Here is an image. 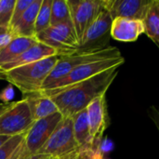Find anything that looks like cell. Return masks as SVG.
<instances>
[{"mask_svg":"<svg viewBox=\"0 0 159 159\" xmlns=\"http://www.w3.org/2000/svg\"><path fill=\"white\" fill-rule=\"evenodd\" d=\"M151 0H102L103 7L112 19L129 18L142 20Z\"/></svg>","mask_w":159,"mask_h":159,"instance_id":"cell-12","label":"cell"},{"mask_svg":"<svg viewBox=\"0 0 159 159\" xmlns=\"http://www.w3.org/2000/svg\"><path fill=\"white\" fill-rule=\"evenodd\" d=\"M33 123L34 119L25 99L10 102L8 108L0 116V135L12 137L25 133Z\"/></svg>","mask_w":159,"mask_h":159,"instance_id":"cell-6","label":"cell"},{"mask_svg":"<svg viewBox=\"0 0 159 159\" xmlns=\"http://www.w3.org/2000/svg\"><path fill=\"white\" fill-rule=\"evenodd\" d=\"M33 1L34 0H16L14 10H13V15H12V19H11V22H10L9 27L13 26L17 22V20L21 17V15L25 12V10L31 6Z\"/></svg>","mask_w":159,"mask_h":159,"instance_id":"cell-24","label":"cell"},{"mask_svg":"<svg viewBox=\"0 0 159 159\" xmlns=\"http://www.w3.org/2000/svg\"><path fill=\"white\" fill-rule=\"evenodd\" d=\"M34 38L38 43L56 49L60 55L70 54L79 48V42L72 20L49 26L36 34Z\"/></svg>","mask_w":159,"mask_h":159,"instance_id":"cell-4","label":"cell"},{"mask_svg":"<svg viewBox=\"0 0 159 159\" xmlns=\"http://www.w3.org/2000/svg\"><path fill=\"white\" fill-rule=\"evenodd\" d=\"M63 118L58 112L45 118L35 120L24 133V143L31 155H36L37 152L48 142L60 121Z\"/></svg>","mask_w":159,"mask_h":159,"instance_id":"cell-8","label":"cell"},{"mask_svg":"<svg viewBox=\"0 0 159 159\" xmlns=\"http://www.w3.org/2000/svg\"><path fill=\"white\" fill-rule=\"evenodd\" d=\"M77 159H102L100 148H84L79 149Z\"/></svg>","mask_w":159,"mask_h":159,"instance_id":"cell-25","label":"cell"},{"mask_svg":"<svg viewBox=\"0 0 159 159\" xmlns=\"http://www.w3.org/2000/svg\"><path fill=\"white\" fill-rule=\"evenodd\" d=\"M78 149L79 148L74 134L73 118L63 117L48 142L36 155H40L45 157L62 158Z\"/></svg>","mask_w":159,"mask_h":159,"instance_id":"cell-5","label":"cell"},{"mask_svg":"<svg viewBox=\"0 0 159 159\" xmlns=\"http://www.w3.org/2000/svg\"><path fill=\"white\" fill-rule=\"evenodd\" d=\"M24 99L28 103L34 121L45 118L59 112L53 101L40 91L25 95Z\"/></svg>","mask_w":159,"mask_h":159,"instance_id":"cell-16","label":"cell"},{"mask_svg":"<svg viewBox=\"0 0 159 159\" xmlns=\"http://www.w3.org/2000/svg\"><path fill=\"white\" fill-rule=\"evenodd\" d=\"M23 141L24 133L10 137L3 145L0 146V159L9 158Z\"/></svg>","mask_w":159,"mask_h":159,"instance_id":"cell-22","label":"cell"},{"mask_svg":"<svg viewBox=\"0 0 159 159\" xmlns=\"http://www.w3.org/2000/svg\"><path fill=\"white\" fill-rule=\"evenodd\" d=\"M41 159H62V158H58V157H43Z\"/></svg>","mask_w":159,"mask_h":159,"instance_id":"cell-33","label":"cell"},{"mask_svg":"<svg viewBox=\"0 0 159 159\" xmlns=\"http://www.w3.org/2000/svg\"><path fill=\"white\" fill-rule=\"evenodd\" d=\"M71 20L80 43L85 32L102 9V0H67Z\"/></svg>","mask_w":159,"mask_h":159,"instance_id":"cell-7","label":"cell"},{"mask_svg":"<svg viewBox=\"0 0 159 159\" xmlns=\"http://www.w3.org/2000/svg\"><path fill=\"white\" fill-rule=\"evenodd\" d=\"M14 97V90L13 87L9 85L1 93H0V100L3 102V103H9V102Z\"/></svg>","mask_w":159,"mask_h":159,"instance_id":"cell-27","label":"cell"},{"mask_svg":"<svg viewBox=\"0 0 159 159\" xmlns=\"http://www.w3.org/2000/svg\"><path fill=\"white\" fill-rule=\"evenodd\" d=\"M59 56L48 57L12 69L1 75V77L6 79L12 87H16L24 95L39 92L44 81L57 63Z\"/></svg>","mask_w":159,"mask_h":159,"instance_id":"cell-3","label":"cell"},{"mask_svg":"<svg viewBox=\"0 0 159 159\" xmlns=\"http://www.w3.org/2000/svg\"><path fill=\"white\" fill-rule=\"evenodd\" d=\"M125 62V59L123 56L110 59L98 60L94 61H90L85 64H82L73 70L64 79H62L54 89H61L64 87H68L70 85L89 79L97 75H100L109 69L115 67H120Z\"/></svg>","mask_w":159,"mask_h":159,"instance_id":"cell-9","label":"cell"},{"mask_svg":"<svg viewBox=\"0 0 159 159\" xmlns=\"http://www.w3.org/2000/svg\"><path fill=\"white\" fill-rule=\"evenodd\" d=\"M13 37L10 27H0V48L7 45Z\"/></svg>","mask_w":159,"mask_h":159,"instance_id":"cell-26","label":"cell"},{"mask_svg":"<svg viewBox=\"0 0 159 159\" xmlns=\"http://www.w3.org/2000/svg\"><path fill=\"white\" fill-rule=\"evenodd\" d=\"M43 0H34L17 22L10 27L14 37H34L35 20Z\"/></svg>","mask_w":159,"mask_h":159,"instance_id":"cell-15","label":"cell"},{"mask_svg":"<svg viewBox=\"0 0 159 159\" xmlns=\"http://www.w3.org/2000/svg\"><path fill=\"white\" fill-rule=\"evenodd\" d=\"M43 157H43V156H40V155H34L30 159H41L43 158Z\"/></svg>","mask_w":159,"mask_h":159,"instance_id":"cell-32","label":"cell"},{"mask_svg":"<svg viewBox=\"0 0 159 159\" xmlns=\"http://www.w3.org/2000/svg\"><path fill=\"white\" fill-rule=\"evenodd\" d=\"M16 0H0V27H9Z\"/></svg>","mask_w":159,"mask_h":159,"instance_id":"cell-23","label":"cell"},{"mask_svg":"<svg viewBox=\"0 0 159 159\" xmlns=\"http://www.w3.org/2000/svg\"><path fill=\"white\" fill-rule=\"evenodd\" d=\"M73 118V126H74V134L75 142L78 145L79 149L93 147L90 133H89V126L88 120L87 109H84L72 116Z\"/></svg>","mask_w":159,"mask_h":159,"instance_id":"cell-18","label":"cell"},{"mask_svg":"<svg viewBox=\"0 0 159 159\" xmlns=\"http://www.w3.org/2000/svg\"><path fill=\"white\" fill-rule=\"evenodd\" d=\"M144 33L159 47V1L151 0L143 19Z\"/></svg>","mask_w":159,"mask_h":159,"instance_id":"cell-19","label":"cell"},{"mask_svg":"<svg viewBox=\"0 0 159 159\" xmlns=\"http://www.w3.org/2000/svg\"><path fill=\"white\" fill-rule=\"evenodd\" d=\"M56 55H60L56 49L49 48L44 44L37 43L34 46L31 47L26 51H24L21 55L17 57L16 59L12 60L9 62L0 65V75L12 69L19 68L20 66L43 60L48 57L56 56Z\"/></svg>","mask_w":159,"mask_h":159,"instance_id":"cell-14","label":"cell"},{"mask_svg":"<svg viewBox=\"0 0 159 159\" xmlns=\"http://www.w3.org/2000/svg\"><path fill=\"white\" fill-rule=\"evenodd\" d=\"M112 22L113 19L110 13L108 10L102 7V9L85 32L79 43V48L87 49L97 47H107L103 45L102 40L105 38L108 34H110Z\"/></svg>","mask_w":159,"mask_h":159,"instance_id":"cell-11","label":"cell"},{"mask_svg":"<svg viewBox=\"0 0 159 159\" xmlns=\"http://www.w3.org/2000/svg\"><path fill=\"white\" fill-rule=\"evenodd\" d=\"M86 109L92 144L95 148H100L102 136L109 126L106 93L91 101Z\"/></svg>","mask_w":159,"mask_h":159,"instance_id":"cell-10","label":"cell"},{"mask_svg":"<svg viewBox=\"0 0 159 159\" xmlns=\"http://www.w3.org/2000/svg\"><path fill=\"white\" fill-rule=\"evenodd\" d=\"M118 74V67L68 87L40 91L49 97L63 117H72L84 110L95 98L107 93Z\"/></svg>","mask_w":159,"mask_h":159,"instance_id":"cell-1","label":"cell"},{"mask_svg":"<svg viewBox=\"0 0 159 159\" xmlns=\"http://www.w3.org/2000/svg\"><path fill=\"white\" fill-rule=\"evenodd\" d=\"M70 20L71 14L67 0H53L51 6L50 26H54Z\"/></svg>","mask_w":159,"mask_h":159,"instance_id":"cell-20","label":"cell"},{"mask_svg":"<svg viewBox=\"0 0 159 159\" xmlns=\"http://www.w3.org/2000/svg\"><path fill=\"white\" fill-rule=\"evenodd\" d=\"M122 55L119 49L116 47H97L87 49L78 48L73 53L60 55L54 68L44 81L40 91L53 89L73 70L82 64L98 60L116 58Z\"/></svg>","mask_w":159,"mask_h":159,"instance_id":"cell-2","label":"cell"},{"mask_svg":"<svg viewBox=\"0 0 159 159\" xmlns=\"http://www.w3.org/2000/svg\"><path fill=\"white\" fill-rule=\"evenodd\" d=\"M144 33L142 20L129 18H116L111 25V36L120 42H133Z\"/></svg>","mask_w":159,"mask_h":159,"instance_id":"cell-13","label":"cell"},{"mask_svg":"<svg viewBox=\"0 0 159 159\" xmlns=\"http://www.w3.org/2000/svg\"><path fill=\"white\" fill-rule=\"evenodd\" d=\"M37 43L34 37H13L0 48V65L11 61Z\"/></svg>","mask_w":159,"mask_h":159,"instance_id":"cell-17","label":"cell"},{"mask_svg":"<svg viewBox=\"0 0 159 159\" xmlns=\"http://www.w3.org/2000/svg\"><path fill=\"white\" fill-rule=\"evenodd\" d=\"M148 115L152 119V121L154 122V124L156 125L159 133V106H155V105L151 106L148 109Z\"/></svg>","mask_w":159,"mask_h":159,"instance_id":"cell-28","label":"cell"},{"mask_svg":"<svg viewBox=\"0 0 159 159\" xmlns=\"http://www.w3.org/2000/svg\"><path fill=\"white\" fill-rule=\"evenodd\" d=\"M9 138H10V137H8V136H1V135H0V146L3 145Z\"/></svg>","mask_w":159,"mask_h":159,"instance_id":"cell-31","label":"cell"},{"mask_svg":"<svg viewBox=\"0 0 159 159\" xmlns=\"http://www.w3.org/2000/svg\"><path fill=\"white\" fill-rule=\"evenodd\" d=\"M9 104H10V102L9 103H0V116L8 108Z\"/></svg>","mask_w":159,"mask_h":159,"instance_id":"cell-30","label":"cell"},{"mask_svg":"<svg viewBox=\"0 0 159 159\" xmlns=\"http://www.w3.org/2000/svg\"><path fill=\"white\" fill-rule=\"evenodd\" d=\"M78 153H79V149L75 151V152H73V153H71V154H69V155H67L66 157H62V159H77Z\"/></svg>","mask_w":159,"mask_h":159,"instance_id":"cell-29","label":"cell"},{"mask_svg":"<svg viewBox=\"0 0 159 159\" xmlns=\"http://www.w3.org/2000/svg\"><path fill=\"white\" fill-rule=\"evenodd\" d=\"M53 0H43L40 6L36 20H35V34L46 30L50 26L51 6Z\"/></svg>","mask_w":159,"mask_h":159,"instance_id":"cell-21","label":"cell"}]
</instances>
